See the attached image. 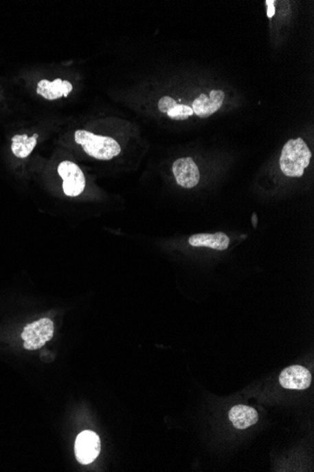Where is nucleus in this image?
<instances>
[{
  "label": "nucleus",
  "instance_id": "f8f14e48",
  "mask_svg": "<svg viewBox=\"0 0 314 472\" xmlns=\"http://www.w3.org/2000/svg\"><path fill=\"white\" fill-rule=\"evenodd\" d=\"M38 134L29 137L27 134L15 135L12 138V151L19 158H27L37 145Z\"/></svg>",
  "mask_w": 314,
  "mask_h": 472
},
{
  "label": "nucleus",
  "instance_id": "7ed1b4c3",
  "mask_svg": "<svg viewBox=\"0 0 314 472\" xmlns=\"http://www.w3.org/2000/svg\"><path fill=\"white\" fill-rule=\"evenodd\" d=\"M54 336V322L47 318L30 323L23 331L25 350L34 351L47 345Z\"/></svg>",
  "mask_w": 314,
  "mask_h": 472
},
{
  "label": "nucleus",
  "instance_id": "2eb2a0df",
  "mask_svg": "<svg viewBox=\"0 0 314 472\" xmlns=\"http://www.w3.org/2000/svg\"><path fill=\"white\" fill-rule=\"evenodd\" d=\"M275 2L274 1H269V0H267V5L268 7L267 9V17L268 18H272L274 17L275 14Z\"/></svg>",
  "mask_w": 314,
  "mask_h": 472
},
{
  "label": "nucleus",
  "instance_id": "f257e3e1",
  "mask_svg": "<svg viewBox=\"0 0 314 472\" xmlns=\"http://www.w3.org/2000/svg\"><path fill=\"white\" fill-rule=\"evenodd\" d=\"M311 152L303 138H293L285 143L280 158V169L286 176L301 178L310 164Z\"/></svg>",
  "mask_w": 314,
  "mask_h": 472
},
{
  "label": "nucleus",
  "instance_id": "1a4fd4ad",
  "mask_svg": "<svg viewBox=\"0 0 314 472\" xmlns=\"http://www.w3.org/2000/svg\"><path fill=\"white\" fill-rule=\"evenodd\" d=\"M71 91H73V85L71 82L61 81L60 79L53 81L43 79L39 81L37 86V94L47 100H56L63 96L67 97Z\"/></svg>",
  "mask_w": 314,
  "mask_h": 472
},
{
  "label": "nucleus",
  "instance_id": "20e7f679",
  "mask_svg": "<svg viewBox=\"0 0 314 472\" xmlns=\"http://www.w3.org/2000/svg\"><path fill=\"white\" fill-rule=\"evenodd\" d=\"M58 173L63 178V192L67 196H80L86 187V179L82 170L71 161H63L58 165Z\"/></svg>",
  "mask_w": 314,
  "mask_h": 472
},
{
  "label": "nucleus",
  "instance_id": "423d86ee",
  "mask_svg": "<svg viewBox=\"0 0 314 472\" xmlns=\"http://www.w3.org/2000/svg\"><path fill=\"white\" fill-rule=\"evenodd\" d=\"M172 172L176 181L183 188H194L200 182V171L191 158H182L175 161L173 163Z\"/></svg>",
  "mask_w": 314,
  "mask_h": 472
},
{
  "label": "nucleus",
  "instance_id": "0eeeda50",
  "mask_svg": "<svg viewBox=\"0 0 314 472\" xmlns=\"http://www.w3.org/2000/svg\"><path fill=\"white\" fill-rule=\"evenodd\" d=\"M280 383L284 389L301 391L311 386V374L302 366L288 367L280 373Z\"/></svg>",
  "mask_w": 314,
  "mask_h": 472
},
{
  "label": "nucleus",
  "instance_id": "6e6552de",
  "mask_svg": "<svg viewBox=\"0 0 314 472\" xmlns=\"http://www.w3.org/2000/svg\"><path fill=\"white\" fill-rule=\"evenodd\" d=\"M225 99V94L218 90L211 91L210 96L201 94L198 99L193 102L192 110L197 116L208 118L218 112L221 109Z\"/></svg>",
  "mask_w": 314,
  "mask_h": 472
},
{
  "label": "nucleus",
  "instance_id": "4468645a",
  "mask_svg": "<svg viewBox=\"0 0 314 472\" xmlns=\"http://www.w3.org/2000/svg\"><path fill=\"white\" fill-rule=\"evenodd\" d=\"M177 104V102L172 99V97L164 96L158 101V110H159L161 112H163V114H167L168 110H172V107H175Z\"/></svg>",
  "mask_w": 314,
  "mask_h": 472
},
{
  "label": "nucleus",
  "instance_id": "ddd939ff",
  "mask_svg": "<svg viewBox=\"0 0 314 472\" xmlns=\"http://www.w3.org/2000/svg\"><path fill=\"white\" fill-rule=\"evenodd\" d=\"M194 112L192 107L186 106V105L177 104L172 110H168L167 115L173 120H178V121H183V120L188 119L192 116Z\"/></svg>",
  "mask_w": 314,
  "mask_h": 472
},
{
  "label": "nucleus",
  "instance_id": "f03ea898",
  "mask_svg": "<svg viewBox=\"0 0 314 472\" xmlns=\"http://www.w3.org/2000/svg\"><path fill=\"white\" fill-rule=\"evenodd\" d=\"M75 141L89 156L96 160L109 161L122 152L121 145L113 138L96 135L87 130H76Z\"/></svg>",
  "mask_w": 314,
  "mask_h": 472
},
{
  "label": "nucleus",
  "instance_id": "9b49d317",
  "mask_svg": "<svg viewBox=\"0 0 314 472\" xmlns=\"http://www.w3.org/2000/svg\"><path fill=\"white\" fill-rule=\"evenodd\" d=\"M229 420L237 429H247L258 422L256 410L247 405L238 404L232 407L229 413Z\"/></svg>",
  "mask_w": 314,
  "mask_h": 472
},
{
  "label": "nucleus",
  "instance_id": "39448f33",
  "mask_svg": "<svg viewBox=\"0 0 314 472\" xmlns=\"http://www.w3.org/2000/svg\"><path fill=\"white\" fill-rule=\"evenodd\" d=\"M101 451V441L93 431H84L76 438L75 451L76 459L83 465L93 463Z\"/></svg>",
  "mask_w": 314,
  "mask_h": 472
},
{
  "label": "nucleus",
  "instance_id": "9d476101",
  "mask_svg": "<svg viewBox=\"0 0 314 472\" xmlns=\"http://www.w3.org/2000/svg\"><path fill=\"white\" fill-rule=\"evenodd\" d=\"M188 243L194 247H208L214 250L224 251L229 247V238L223 232L214 234H195L188 238Z\"/></svg>",
  "mask_w": 314,
  "mask_h": 472
}]
</instances>
